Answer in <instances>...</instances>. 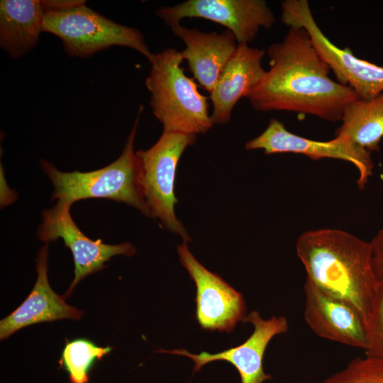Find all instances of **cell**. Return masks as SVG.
Instances as JSON below:
<instances>
[{
	"label": "cell",
	"mask_w": 383,
	"mask_h": 383,
	"mask_svg": "<svg viewBox=\"0 0 383 383\" xmlns=\"http://www.w3.org/2000/svg\"><path fill=\"white\" fill-rule=\"evenodd\" d=\"M48 245L40 250L36 260L38 277L26 299L9 316L0 321V339L5 340L23 327L62 318L79 320L83 311L67 304L57 295L48 279Z\"/></svg>",
	"instance_id": "16"
},
{
	"label": "cell",
	"mask_w": 383,
	"mask_h": 383,
	"mask_svg": "<svg viewBox=\"0 0 383 383\" xmlns=\"http://www.w3.org/2000/svg\"><path fill=\"white\" fill-rule=\"evenodd\" d=\"M340 120L335 137L345 138L370 152L379 151L383 137V92L371 100L349 102Z\"/></svg>",
	"instance_id": "18"
},
{
	"label": "cell",
	"mask_w": 383,
	"mask_h": 383,
	"mask_svg": "<svg viewBox=\"0 0 383 383\" xmlns=\"http://www.w3.org/2000/svg\"><path fill=\"white\" fill-rule=\"evenodd\" d=\"M181 52L167 48L155 54L145 84L150 94L153 114L163 131L187 135L204 133L213 126L209 98L181 67Z\"/></svg>",
	"instance_id": "3"
},
{
	"label": "cell",
	"mask_w": 383,
	"mask_h": 383,
	"mask_svg": "<svg viewBox=\"0 0 383 383\" xmlns=\"http://www.w3.org/2000/svg\"><path fill=\"white\" fill-rule=\"evenodd\" d=\"M320 383H383V357L365 355Z\"/></svg>",
	"instance_id": "20"
},
{
	"label": "cell",
	"mask_w": 383,
	"mask_h": 383,
	"mask_svg": "<svg viewBox=\"0 0 383 383\" xmlns=\"http://www.w3.org/2000/svg\"><path fill=\"white\" fill-rule=\"evenodd\" d=\"M304 316L318 336L348 346H367L366 323L348 303L326 294L306 279Z\"/></svg>",
	"instance_id": "13"
},
{
	"label": "cell",
	"mask_w": 383,
	"mask_h": 383,
	"mask_svg": "<svg viewBox=\"0 0 383 383\" xmlns=\"http://www.w3.org/2000/svg\"><path fill=\"white\" fill-rule=\"evenodd\" d=\"M46 2L43 32L57 36L68 55L88 57L112 46H123L135 50L150 62L153 60L155 54L138 29L107 18L88 7L84 1Z\"/></svg>",
	"instance_id": "5"
},
{
	"label": "cell",
	"mask_w": 383,
	"mask_h": 383,
	"mask_svg": "<svg viewBox=\"0 0 383 383\" xmlns=\"http://www.w3.org/2000/svg\"><path fill=\"white\" fill-rule=\"evenodd\" d=\"M282 21L287 26L303 28L326 62L337 82L350 87L362 100H371L383 92V67L356 57L348 48H339L323 34L306 0L282 2Z\"/></svg>",
	"instance_id": "7"
},
{
	"label": "cell",
	"mask_w": 383,
	"mask_h": 383,
	"mask_svg": "<svg viewBox=\"0 0 383 383\" xmlns=\"http://www.w3.org/2000/svg\"><path fill=\"white\" fill-rule=\"evenodd\" d=\"M243 323L253 326L252 334L242 344L222 352L211 354L202 351L199 354H192L183 348L173 350L160 349L157 352L189 357L194 362V372L199 371L206 364L224 360L235 367L241 383H262L272 378L263 370L262 361L266 348L273 337L288 331V321L284 316L264 319L257 311H252L245 316Z\"/></svg>",
	"instance_id": "12"
},
{
	"label": "cell",
	"mask_w": 383,
	"mask_h": 383,
	"mask_svg": "<svg viewBox=\"0 0 383 383\" xmlns=\"http://www.w3.org/2000/svg\"><path fill=\"white\" fill-rule=\"evenodd\" d=\"M143 111L140 105L122 153L112 163L91 172H63L45 160L40 165L53 186L51 200L70 204L86 199L104 198L126 203L150 217L141 184V167L134 142Z\"/></svg>",
	"instance_id": "4"
},
{
	"label": "cell",
	"mask_w": 383,
	"mask_h": 383,
	"mask_svg": "<svg viewBox=\"0 0 383 383\" xmlns=\"http://www.w3.org/2000/svg\"><path fill=\"white\" fill-rule=\"evenodd\" d=\"M265 50L238 43L236 50L226 64L210 93L213 124H223L231 120L233 109L242 97H246L257 87L265 71L262 60Z\"/></svg>",
	"instance_id": "14"
},
{
	"label": "cell",
	"mask_w": 383,
	"mask_h": 383,
	"mask_svg": "<svg viewBox=\"0 0 383 383\" xmlns=\"http://www.w3.org/2000/svg\"><path fill=\"white\" fill-rule=\"evenodd\" d=\"M71 206L57 201L53 207L45 209L37 231L38 238L45 243L62 238L72 253L74 277L64 297L70 296L75 286L84 277L104 269L105 263L113 256H132L135 252V248L129 243L108 245L101 240L89 238L74 222L70 213Z\"/></svg>",
	"instance_id": "8"
},
{
	"label": "cell",
	"mask_w": 383,
	"mask_h": 383,
	"mask_svg": "<svg viewBox=\"0 0 383 383\" xmlns=\"http://www.w3.org/2000/svg\"><path fill=\"white\" fill-rule=\"evenodd\" d=\"M177 252L196 285L195 317L200 327L206 331L231 333L246 316L242 294L201 264L189 251L187 241L177 246Z\"/></svg>",
	"instance_id": "10"
},
{
	"label": "cell",
	"mask_w": 383,
	"mask_h": 383,
	"mask_svg": "<svg viewBox=\"0 0 383 383\" xmlns=\"http://www.w3.org/2000/svg\"><path fill=\"white\" fill-rule=\"evenodd\" d=\"M46 0L0 1V46L18 59L33 49L43 33Z\"/></svg>",
	"instance_id": "17"
},
{
	"label": "cell",
	"mask_w": 383,
	"mask_h": 383,
	"mask_svg": "<svg viewBox=\"0 0 383 383\" xmlns=\"http://www.w3.org/2000/svg\"><path fill=\"white\" fill-rule=\"evenodd\" d=\"M366 328L367 346L365 355L383 357V281L378 282Z\"/></svg>",
	"instance_id": "21"
},
{
	"label": "cell",
	"mask_w": 383,
	"mask_h": 383,
	"mask_svg": "<svg viewBox=\"0 0 383 383\" xmlns=\"http://www.w3.org/2000/svg\"><path fill=\"white\" fill-rule=\"evenodd\" d=\"M156 15L172 28L184 18H201L227 28L238 43L251 42L260 28H270L274 16L263 0H189L161 7Z\"/></svg>",
	"instance_id": "9"
},
{
	"label": "cell",
	"mask_w": 383,
	"mask_h": 383,
	"mask_svg": "<svg viewBox=\"0 0 383 383\" xmlns=\"http://www.w3.org/2000/svg\"><path fill=\"white\" fill-rule=\"evenodd\" d=\"M111 349L109 346L99 347L87 339H75L66 343L60 363L69 372L71 383H87L88 371L93 362L102 358Z\"/></svg>",
	"instance_id": "19"
},
{
	"label": "cell",
	"mask_w": 383,
	"mask_h": 383,
	"mask_svg": "<svg viewBox=\"0 0 383 383\" xmlns=\"http://www.w3.org/2000/svg\"><path fill=\"white\" fill-rule=\"evenodd\" d=\"M246 150L260 149L267 155L293 152L312 160L333 158L353 164L359 172L358 187L364 189L372 174L370 152L345 138L335 137L329 141H317L288 131L279 121L272 118L266 129L245 144Z\"/></svg>",
	"instance_id": "11"
},
{
	"label": "cell",
	"mask_w": 383,
	"mask_h": 383,
	"mask_svg": "<svg viewBox=\"0 0 383 383\" xmlns=\"http://www.w3.org/2000/svg\"><path fill=\"white\" fill-rule=\"evenodd\" d=\"M172 33L185 45L181 51L199 85L211 93L226 64L236 50L238 42L233 33L226 30L221 33H204L177 24Z\"/></svg>",
	"instance_id": "15"
},
{
	"label": "cell",
	"mask_w": 383,
	"mask_h": 383,
	"mask_svg": "<svg viewBox=\"0 0 383 383\" xmlns=\"http://www.w3.org/2000/svg\"><path fill=\"white\" fill-rule=\"evenodd\" d=\"M267 54L270 69L247 96L257 111H294L333 122L341 119L349 102L360 99L330 77V67L303 28L289 27Z\"/></svg>",
	"instance_id": "1"
},
{
	"label": "cell",
	"mask_w": 383,
	"mask_h": 383,
	"mask_svg": "<svg viewBox=\"0 0 383 383\" xmlns=\"http://www.w3.org/2000/svg\"><path fill=\"white\" fill-rule=\"evenodd\" d=\"M196 135L165 132L149 149L138 150L141 167V184L150 217L157 218L170 231L189 242L187 230L176 217L174 182L178 162L185 149L192 145Z\"/></svg>",
	"instance_id": "6"
},
{
	"label": "cell",
	"mask_w": 383,
	"mask_h": 383,
	"mask_svg": "<svg viewBox=\"0 0 383 383\" xmlns=\"http://www.w3.org/2000/svg\"><path fill=\"white\" fill-rule=\"evenodd\" d=\"M372 264L378 282L383 281V229L370 242Z\"/></svg>",
	"instance_id": "22"
},
{
	"label": "cell",
	"mask_w": 383,
	"mask_h": 383,
	"mask_svg": "<svg viewBox=\"0 0 383 383\" xmlns=\"http://www.w3.org/2000/svg\"><path fill=\"white\" fill-rule=\"evenodd\" d=\"M296 250L306 279L350 304L367 323L378 284L370 243L342 230L322 228L303 233Z\"/></svg>",
	"instance_id": "2"
}]
</instances>
